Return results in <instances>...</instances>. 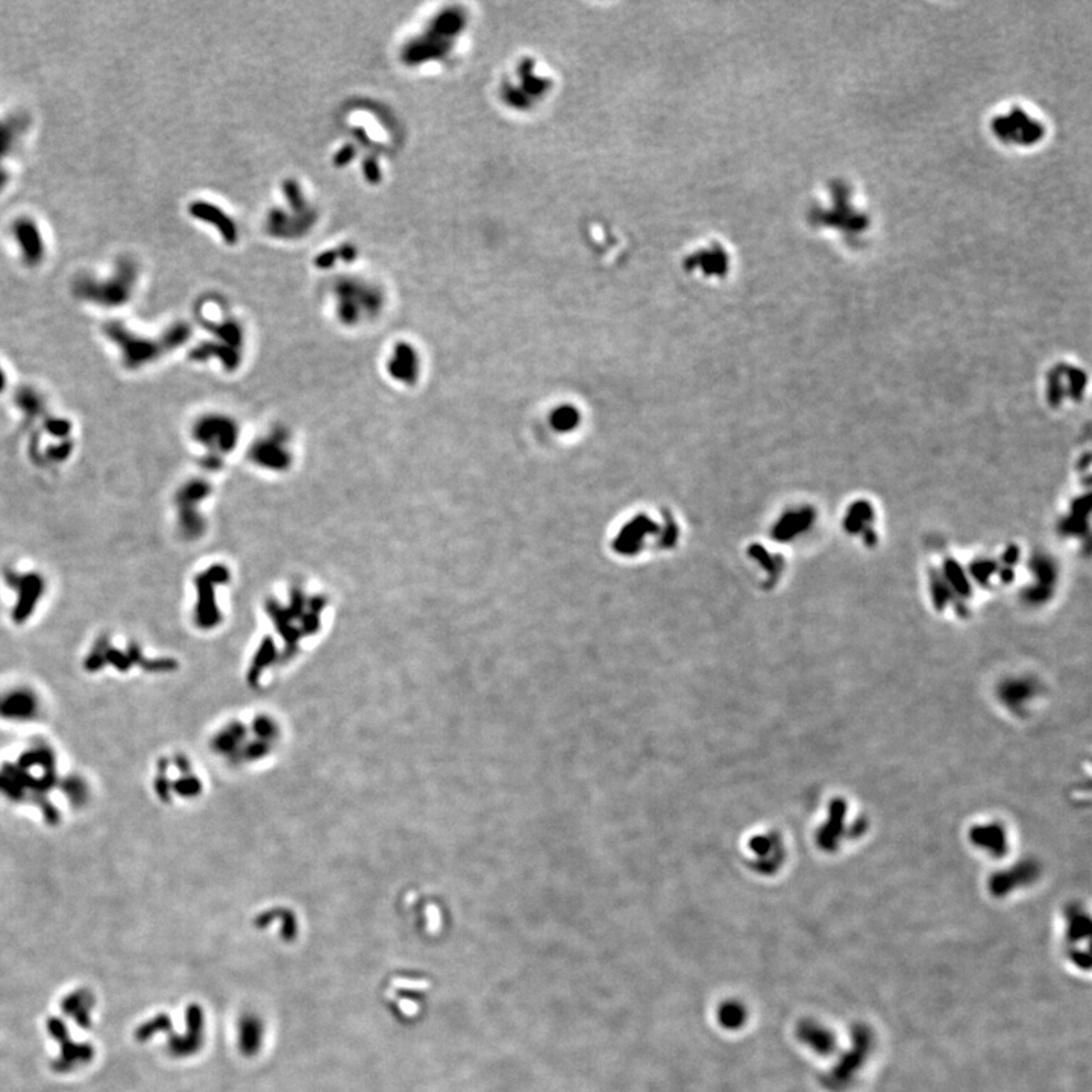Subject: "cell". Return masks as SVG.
Returning <instances> with one entry per match:
<instances>
[{"instance_id": "obj_6", "label": "cell", "mask_w": 1092, "mask_h": 1092, "mask_svg": "<svg viewBox=\"0 0 1092 1092\" xmlns=\"http://www.w3.org/2000/svg\"><path fill=\"white\" fill-rule=\"evenodd\" d=\"M231 425L226 419L205 418L196 425L194 436L208 446H219V451H228L236 440V433Z\"/></svg>"}, {"instance_id": "obj_13", "label": "cell", "mask_w": 1092, "mask_h": 1092, "mask_svg": "<svg viewBox=\"0 0 1092 1092\" xmlns=\"http://www.w3.org/2000/svg\"><path fill=\"white\" fill-rule=\"evenodd\" d=\"M5 383H7V378H5V374H3V371L0 369V392L3 390V387H5Z\"/></svg>"}, {"instance_id": "obj_1", "label": "cell", "mask_w": 1092, "mask_h": 1092, "mask_svg": "<svg viewBox=\"0 0 1092 1092\" xmlns=\"http://www.w3.org/2000/svg\"><path fill=\"white\" fill-rule=\"evenodd\" d=\"M991 132L1010 148H1032L1045 135L1041 118L1023 107H1009L991 118Z\"/></svg>"}, {"instance_id": "obj_8", "label": "cell", "mask_w": 1092, "mask_h": 1092, "mask_svg": "<svg viewBox=\"0 0 1092 1092\" xmlns=\"http://www.w3.org/2000/svg\"><path fill=\"white\" fill-rule=\"evenodd\" d=\"M33 710H35L33 696L31 694H24L23 690H16L0 701V713L5 717L26 719L33 715Z\"/></svg>"}, {"instance_id": "obj_5", "label": "cell", "mask_w": 1092, "mask_h": 1092, "mask_svg": "<svg viewBox=\"0 0 1092 1092\" xmlns=\"http://www.w3.org/2000/svg\"><path fill=\"white\" fill-rule=\"evenodd\" d=\"M206 487L202 482H192L187 484L181 492L178 495V507H180V521H181L182 530L184 533L189 535H194L199 533L202 528V524L199 522V517L196 513V503L201 501L205 496Z\"/></svg>"}, {"instance_id": "obj_3", "label": "cell", "mask_w": 1092, "mask_h": 1092, "mask_svg": "<svg viewBox=\"0 0 1092 1092\" xmlns=\"http://www.w3.org/2000/svg\"><path fill=\"white\" fill-rule=\"evenodd\" d=\"M135 282V269L134 266L123 261L118 268V272L114 278L107 282H93L90 279H81L76 282V295L81 298L88 300H95L102 305H123L131 296V290L134 287Z\"/></svg>"}, {"instance_id": "obj_2", "label": "cell", "mask_w": 1092, "mask_h": 1092, "mask_svg": "<svg viewBox=\"0 0 1092 1092\" xmlns=\"http://www.w3.org/2000/svg\"><path fill=\"white\" fill-rule=\"evenodd\" d=\"M105 331L108 337H111L113 342L118 343L120 346L123 353V362L132 369L140 367L141 364L149 363L162 351L171 349V346H176L184 340L182 328L169 332L160 342H152L148 339L137 337L132 332H129L122 323H108Z\"/></svg>"}, {"instance_id": "obj_12", "label": "cell", "mask_w": 1092, "mask_h": 1092, "mask_svg": "<svg viewBox=\"0 0 1092 1092\" xmlns=\"http://www.w3.org/2000/svg\"><path fill=\"white\" fill-rule=\"evenodd\" d=\"M49 429H51V431H52L54 434H58V436H64V434H67V433H69V429H70V427H69V424H67V422H63V420H54V422H51V425H49Z\"/></svg>"}, {"instance_id": "obj_11", "label": "cell", "mask_w": 1092, "mask_h": 1092, "mask_svg": "<svg viewBox=\"0 0 1092 1092\" xmlns=\"http://www.w3.org/2000/svg\"><path fill=\"white\" fill-rule=\"evenodd\" d=\"M721 1018H722V1021L727 1024L728 1028H735V1026H739L740 1023H742V1019H744V1010H742L739 1006L728 1005V1006L722 1009Z\"/></svg>"}, {"instance_id": "obj_10", "label": "cell", "mask_w": 1092, "mask_h": 1092, "mask_svg": "<svg viewBox=\"0 0 1092 1092\" xmlns=\"http://www.w3.org/2000/svg\"><path fill=\"white\" fill-rule=\"evenodd\" d=\"M17 404L22 407L23 411H26V415H33H33H38V411L42 408V399L33 390L23 388L17 395Z\"/></svg>"}, {"instance_id": "obj_7", "label": "cell", "mask_w": 1092, "mask_h": 1092, "mask_svg": "<svg viewBox=\"0 0 1092 1092\" xmlns=\"http://www.w3.org/2000/svg\"><path fill=\"white\" fill-rule=\"evenodd\" d=\"M14 234L22 247L24 261L29 266L38 264L43 258L44 246L43 238L35 224L31 220H19L14 225Z\"/></svg>"}, {"instance_id": "obj_14", "label": "cell", "mask_w": 1092, "mask_h": 1092, "mask_svg": "<svg viewBox=\"0 0 1092 1092\" xmlns=\"http://www.w3.org/2000/svg\"><path fill=\"white\" fill-rule=\"evenodd\" d=\"M3 182H5V176H3V171H0V187L3 185Z\"/></svg>"}, {"instance_id": "obj_9", "label": "cell", "mask_w": 1092, "mask_h": 1092, "mask_svg": "<svg viewBox=\"0 0 1092 1092\" xmlns=\"http://www.w3.org/2000/svg\"><path fill=\"white\" fill-rule=\"evenodd\" d=\"M23 131L22 122H0V160L11 150L17 135Z\"/></svg>"}, {"instance_id": "obj_4", "label": "cell", "mask_w": 1092, "mask_h": 1092, "mask_svg": "<svg viewBox=\"0 0 1092 1092\" xmlns=\"http://www.w3.org/2000/svg\"><path fill=\"white\" fill-rule=\"evenodd\" d=\"M7 581H8L10 586L16 588L20 593L14 618H16V621H23V618L29 616L35 602H38L42 593H43V579L40 575H35V574L19 575L16 572H8Z\"/></svg>"}]
</instances>
